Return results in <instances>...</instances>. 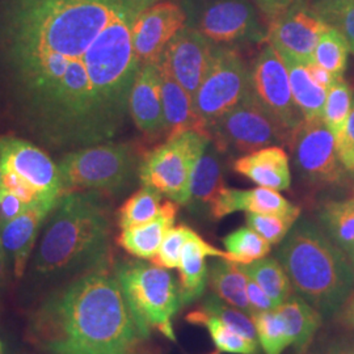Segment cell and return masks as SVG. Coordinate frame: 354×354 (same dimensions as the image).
I'll return each mask as SVG.
<instances>
[{"label":"cell","mask_w":354,"mask_h":354,"mask_svg":"<svg viewBox=\"0 0 354 354\" xmlns=\"http://www.w3.org/2000/svg\"><path fill=\"white\" fill-rule=\"evenodd\" d=\"M162 196L158 190L143 185L120 207L117 214L120 228L136 227L152 221L160 212Z\"/></svg>","instance_id":"31"},{"label":"cell","mask_w":354,"mask_h":354,"mask_svg":"<svg viewBox=\"0 0 354 354\" xmlns=\"http://www.w3.org/2000/svg\"><path fill=\"white\" fill-rule=\"evenodd\" d=\"M252 91L251 68L234 46L216 45L214 59L193 102L206 127L243 102Z\"/></svg>","instance_id":"10"},{"label":"cell","mask_w":354,"mask_h":354,"mask_svg":"<svg viewBox=\"0 0 354 354\" xmlns=\"http://www.w3.org/2000/svg\"><path fill=\"white\" fill-rule=\"evenodd\" d=\"M223 244L226 252L231 256V261L241 266H248L264 259L270 252L272 245L250 227H241L230 232L225 236Z\"/></svg>","instance_id":"33"},{"label":"cell","mask_w":354,"mask_h":354,"mask_svg":"<svg viewBox=\"0 0 354 354\" xmlns=\"http://www.w3.org/2000/svg\"><path fill=\"white\" fill-rule=\"evenodd\" d=\"M159 64L162 104L165 113V137L171 138L194 130L207 133V127L196 112L193 97L183 88L163 64Z\"/></svg>","instance_id":"22"},{"label":"cell","mask_w":354,"mask_h":354,"mask_svg":"<svg viewBox=\"0 0 354 354\" xmlns=\"http://www.w3.org/2000/svg\"><path fill=\"white\" fill-rule=\"evenodd\" d=\"M216 45L185 26L167 45L159 62L194 97L214 59Z\"/></svg>","instance_id":"15"},{"label":"cell","mask_w":354,"mask_h":354,"mask_svg":"<svg viewBox=\"0 0 354 354\" xmlns=\"http://www.w3.org/2000/svg\"><path fill=\"white\" fill-rule=\"evenodd\" d=\"M353 100V91L344 80V77L336 79L327 91L322 120L332 131L336 140H339L344 133Z\"/></svg>","instance_id":"34"},{"label":"cell","mask_w":354,"mask_h":354,"mask_svg":"<svg viewBox=\"0 0 354 354\" xmlns=\"http://www.w3.org/2000/svg\"><path fill=\"white\" fill-rule=\"evenodd\" d=\"M0 189H1V160H0Z\"/></svg>","instance_id":"50"},{"label":"cell","mask_w":354,"mask_h":354,"mask_svg":"<svg viewBox=\"0 0 354 354\" xmlns=\"http://www.w3.org/2000/svg\"><path fill=\"white\" fill-rule=\"evenodd\" d=\"M136 168L134 147L114 142L67 152L58 163L64 194L76 190L117 193L131 183Z\"/></svg>","instance_id":"6"},{"label":"cell","mask_w":354,"mask_h":354,"mask_svg":"<svg viewBox=\"0 0 354 354\" xmlns=\"http://www.w3.org/2000/svg\"><path fill=\"white\" fill-rule=\"evenodd\" d=\"M29 335L49 354H137L143 340L104 266L53 292L30 317Z\"/></svg>","instance_id":"2"},{"label":"cell","mask_w":354,"mask_h":354,"mask_svg":"<svg viewBox=\"0 0 354 354\" xmlns=\"http://www.w3.org/2000/svg\"><path fill=\"white\" fill-rule=\"evenodd\" d=\"M259 10L263 13L268 21V26L270 21L277 19L281 13L285 12L294 0H253Z\"/></svg>","instance_id":"45"},{"label":"cell","mask_w":354,"mask_h":354,"mask_svg":"<svg viewBox=\"0 0 354 354\" xmlns=\"http://www.w3.org/2000/svg\"><path fill=\"white\" fill-rule=\"evenodd\" d=\"M289 147L294 167L313 185L340 184L345 175L336 138L322 118L304 120L292 131Z\"/></svg>","instance_id":"11"},{"label":"cell","mask_w":354,"mask_h":354,"mask_svg":"<svg viewBox=\"0 0 354 354\" xmlns=\"http://www.w3.org/2000/svg\"><path fill=\"white\" fill-rule=\"evenodd\" d=\"M329 26L306 0H294L285 12L269 23L266 42L281 57L307 64L314 62L317 42Z\"/></svg>","instance_id":"14"},{"label":"cell","mask_w":354,"mask_h":354,"mask_svg":"<svg viewBox=\"0 0 354 354\" xmlns=\"http://www.w3.org/2000/svg\"><path fill=\"white\" fill-rule=\"evenodd\" d=\"M187 322L207 329L218 352L228 354L259 353V342L247 339L236 329L231 328L219 317L210 315L201 307L189 313L187 315Z\"/></svg>","instance_id":"28"},{"label":"cell","mask_w":354,"mask_h":354,"mask_svg":"<svg viewBox=\"0 0 354 354\" xmlns=\"http://www.w3.org/2000/svg\"><path fill=\"white\" fill-rule=\"evenodd\" d=\"M214 145H209L194 169L190 183V198L187 206L196 213H203L214 201L216 194L225 188L222 163Z\"/></svg>","instance_id":"24"},{"label":"cell","mask_w":354,"mask_h":354,"mask_svg":"<svg viewBox=\"0 0 354 354\" xmlns=\"http://www.w3.org/2000/svg\"><path fill=\"white\" fill-rule=\"evenodd\" d=\"M129 114L137 129L149 137L165 134L159 64H145L131 87Z\"/></svg>","instance_id":"17"},{"label":"cell","mask_w":354,"mask_h":354,"mask_svg":"<svg viewBox=\"0 0 354 354\" xmlns=\"http://www.w3.org/2000/svg\"><path fill=\"white\" fill-rule=\"evenodd\" d=\"M201 308H203L206 313L210 315L219 317L222 322H225L231 328L236 329L243 336L251 340H257V333L253 324L252 317L247 315L241 310L230 306V304L223 302L221 298L216 295H209L203 301Z\"/></svg>","instance_id":"37"},{"label":"cell","mask_w":354,"mask_h":354,"mask_svg":"<svg viewBox=\"0 0 354 354\" xmlns=\"http://www.w3.org/2000/svg\"><path fill=\"white\" fill-rule=\"evenodd\" d=\"M234 171L259 187L277 192L290 188L289 155L281 146H269L241 155L234 162Z\"/></svg>","instance_id":"20"},{"label":"cell","mask_w":354,"mask_h":354,"mask_svg":"<svg viewBox=\"0 0 354 354\" xmlns=\"http://www.w3.org/2000/svg\"><path fill=\"white\" fill-rule=\"evenodd\" d=\"M0 354H3V344L0 342Z\"/></svg>","instance_id":"52"},{"label":"cell","mask_w":354,"mask_h":354,"mask_svg":"<svg viewBox=\"0 0 354 354\" xmlns=\"http://www.w3.org/2000/svg\"><path fill=\"white\" fill-rule=\"evenodd\" d=\"M306 67H307L308 74L314 79V82L317 83L322 88L326 89V91H328L329 87H330V86L335 83V80H336L335 76L332 75L330 73H328L327 70H324L323 67H320V66L315 64V62H310V64H306Z\"/></svg>","instance_id":"46"},{"label":"cell","mask_w":354,"mask_h":354,"mask_svg":"<svg viewBox=\"0 0 354 354\" xmlns=\"http://www.w3.org/2000/svg\"><path fill=\"white\" fill-rule=\"evenodd\" d=\"M247 297H248V302H250L251 310H252L253 317L259 313L277 308V306L270 299V297L251 277H248L247 279Z\"/></svg>","instance_id":"41"},{"label":"cell","mask_w":354,"mask_h":354,"mask_svg":"<svg viewBox=\"0 0 354 354\" xmlns=\"http://www.w3.org/2000/svg\"><path fill=\"white\" fill-rule=\"evenodd\" d=\"M210 143L209 133L194 130L167 138L143 156L138 167L142 185L158 190L177 205H188L192 177Z\"/></svg>","instance_id":"7"},{"label":"cell","mask_w":354,"mask_h":354,"mask_svg":"<svg viewBox=\"0 0 354 354\" xmlns=\"http://www.w3.org/2000/svg\"><path fill=\"white\" fill-rule=\"evenodd\" d=\"M187 26V15L175 1H163L140 13L133 26V48L145 64L159 62L169 41Z\"/></svg>","instance_id":"16"},{"label":"cell","mask_w":354,"mask_h":354,"mask_svg":"<svg viewBox=\"0 0 354 354\" xmlns=\"http://www.w3.org/2000/svg\"><path fill=\"white\" fill-rule=\"evenodd\" d=\"M207 133L221 153H250L290 143V133L251 93L207 125Z\"/></svg>","instance_id":"9"},{"label":"cell","mask_w":354,"mask_h":354,"mask_svg":"<svg viewBox=\"0 0 354 354\" xmlns=\"http://www.w3.org/2000/svg\"><path fill=\"white\" fill-rule=\"evenodd\" d=\"M50 213L49 209L35 205L26 207L12 221L0 225L1 244L7 259L12 263L13 273L17 279L24 276L41 225Z\"/></svg>","instance_id":"19"},{"label":"cell","mask_w":354,"mask_h":354,"mask_svg":"<svg viewBox=\"0 0 354 354\" xmlns=\"http://www.w3.org/2000/svg\"><path fill=\"white\" fill-rule=\"evenodd\" d=\"M319 218L329 238L351 254L354 250V197L324 203Z\"/></svg>","instance_id":"30"},{"label":"cell","mask_w":354,"mask_h":354,"mask_svg":"<svg viewBox=\"0 0 354 354\" xmlns=\"http://www.w3.org/2000/svg\"><path fill=\"white\" fill-rule=\"evenodd\" d=\"M194 234L196 231L185 225L174 226L167 232L158 253L150 260L151 264L167 270L178 268L183 250Z\"/></svg>","instance_id":"36"},{"label":"cell","mask_w":354,"mask_h":354,"mask_svg":"<svg viewBox=\"0 0 354 354\" xmlns=\"http://www.w3.org/2000/svg\"><path fill=\"white\" fill-rule=\"evenodd\" d=\"M281 58L283 59L289 73L292 97L301 113L304 114V120L322 118L327 91L314 82L307 71L306 64L289 57Z\"/></svg>","instance_id":"27"},{"label":"cell","mask_w":354,"mask_h":354,"mask_svg":"<svg viewBox=\"0 0 354 354\" xmlns=\"http://www.w3.org/2000/svg\"><path fill=\"white\" fill-rule=\"evenodd\" d=\"M187 26L221 46L266 42L268 26L253 0H177Z\"/></svg>","instance_id":"8"},{"label":"cell","mask_w":354,"mask_h":354,"mask_svg":"<svg viewBox=\"0 0 354 354\" xmlns=\"http://www.w3.org/2000/svg\"><path fill=\"white\" fill-rule=\"evenodd\" d=\"M210 215L214 219L238 212L253 214H277L299 218L301 209L286 200L277 190L257 187L253 189L222 188L210 206Z\"/></svg>","instance_id":"18"},{"label":"cell","mask_w":354,"mask_h":354,"mask_svg":"<svg viewBox=\"0 0 354 354\" xmlns=\"http://www.w3.org/2000/svg\"><path fill=\"white\" fill-rule=\"evenodd\" d=\"M304 354H354V337L342 335L320 344L315 351Z\"/></svg>","instance_id":"44"},{"label":"cell","mask_w":354,"mask_h":354,"mask_svg":"<svg viewBox=\"0 0 354 354\" xmlns=\"http://www.w3.org/2000/svg\"><path fill=\"white\" fill-rule=\"evenodd\" d=\"M306 3L317 16L332 26V23L351 3V0H306Z\"/></svg>","instance_id":"42"},{"label":"cell","mask_w":354,"mask_h":354,"mask_svg":"<svg viewBox=\"0 0 354 354\" xmlns=\"http://www.w3.org/2000/svg\"><path fill=\"white\" fill-rule=\"evenodd\" d=\"M158 1L159 0H127V4L134 12L140 15V13L145 12L146 10L151 8L152 6L158 4Z\"/></svg>","instance_id":"48"},{"label":"cell","mask_w":354,"mask_h":354,"mask_svg":"<svg viewBox=\"0 0 354 354\" xmlns=\"http://www.w3.org/2000/svg\"><path fill=\"white\" fill-rule=\"evenodd\" d=\"M330 26L342 33L349 45V50L354 54V0H351Z\"/></svg>","instance_id":"43"},{"label":"cell","mask_w":354,"mask_h":354,"mask_svg":"<svg viewBox=\"0 0 354 354\" xmlns=\"http://www.w3.org/2000/svg\"><path fill=\"white\" fill-rule=\"evenodd\" d=\"M277 310L288 323L291 346L297 354L306 353L322 327L324 317L299 295H292Z\"/></svg>","instance_id":"26"},{"label":"cell","mask_w":354,"mask_h":354,"mask_svg":"<svg viewBox=\"0 0 354 354\" xmlns=\"http://www.w3.org/2000/svg\"><path fill=\"white\" fill-rule=\"evenodd\" d=\"M245 221L248 227L252 228L253 231H256L270 244H279L288 236L292 226L297 223L298 218L277 214L247 213Z\"/></svg>","instance_id":"38"},{"label":"cell","mask_w":354,"mask_h":354,"mask_svg":"<svg viewBox=\"0 0 354 354\" xmlns=\"http://www.w3.org/2000/svg\"><path fill=\"white\" fill-rule=\"evenodd\" d=\"M127 0H0V115L64 153L122 131L140 64Z\"/></svg>","instance_id":"1"},{"label":"cell","mask_w":354,"mask_h":354,"mask_svg":"<svg viewBox=\"0 0 354 354\" xmlns=\"http://www.w3.org/2000/svg\"><path fill=\"white\" fill-rule=\"evenodd\" d=\"M1 171L12 172L37 192L41 203L54 209L64 194L58 165L38 145L15 136H0Z\"/></svg>","instance_id":"12"},{"label":"cell","mask_w":354,"mask_h":354,"mask_svg":"<svg viewBox=\"0 0 354 354\" xmlns=\"http://www.w3.org/2000/svg\"><path fill=\"white\" fill-rule=\"evenodd\" d=\"M178 213V205L171 200L165 201L159 214L152 221L122 230L117 243L131 256L140 260H151L158 253L167 232L174 227Z\"/></svg>","instance_id":"23"},{"label":"cell","mask_w":354,"mask_h":354,"mask_svg":"<svg viewBox=\"0 0 354 354\" xmlns=\"http://www.w3.org/2000/svg\"><path fill=\"white\" fill-rule=\"evenodd\" d=\"M207 257L225 259L231 261V256L226 251L218 250L210 243L203 241L196 232L193 238L185 244L178 266V294L183 306L197 301L206 289L209 277V268L206 264Z\"/></svg>","instance_id":"21"},{"label":"cell","mask_w":354,"mask_h":354,"mask_svg":"<svg viewBox=\"0 0 354 354\" xmlns=\"http://www.w3.org/2000/svg\"><path fill=\"white\" fill-rule=\"evenodd\" d=\"M210 354H219V352H214V353H210Z\"/></svg>","instance_id":"53"},{"label":"cell","mask_w":354,"mask_h":354,"mask_svg":"<svg viewBox=\"0 0 354 354\" xmlns=\"http://www.w3.org/2000/svg\"><path fill=\"white\" fill-rule=\"evenodd\" d=\"M351 257H352V264H353L354 266V250L351 252Z\"/></svg>","instance_id":"51"},{"label":"cell","mask_w":354,"mask_h":354,"mask_svg":"<svg viewBox=\"0 0 354 354\" xmlns=\"http://www.w3.org/2000/svg\"><path fill=\"white\" fill-rule=\"evenodd\" d=\"M248 276L241 266L225 259H218L209 268L207 283L215 295L223 302L241 310L252 317V310L247 297Z\"/></svg>","instance_id":"25"},{"label":"cell","mask_w":354,"mask_h":354,"mask_svg":"<svg viewBox=\"0 0 354 354\" xmlns=\"http://www.w3.org/2000/svg\"><path fill=\"white\" fill-rule=\"evenodd\" d=\"M349 51V45L342 33L336 28L329 26L317 42L314 62L336 79H340L346 70Z\"/></svg>","instance_id":"35"},{"label":"cell","mask_w":354,"mask_h":354,"mask_svg":"<svg viewBox=\"0 0 354 354\" xmlns=\"http://www.w3.org/2000/svg\"><path fill=\"white\" fill-rule=\"evenodd\" d=\"M8 279V269H7V256L4 252L1 238H0V288L7 283Z\"/></svg>","instance_id":"49"},{"label":"cell","mask_w":354,"mask_h":354,"mask_svg":"<svg viewBox=\"0 0 354 354\" xmlns=\"http://www.w3.org/2000/svg\"><path fill=\"white\" fill-rule=\"evenodd\" d=\"M26 206L11 190L0 189V225L7 223L21 214Z\"/></svg>","instance_id":"40"},{"label":"cell","mask_w":354,"mask_h":354,"mask_svg":"<svg viewBox=\"0 0 354 354\" xmlns=\"http://www.w3.org/2000/svg\"><path fill=\"white\" fill-rule=\"evenodd\" d=\"M241 268L248 277L256 281L259 286L266 291L277 308L294 295L290 279L279 259L264 257L252 264L241 266Z\"/></svg>","instance_id":"29"},{"label":"cell","mask_w":354,"mask_h":354,"mask_svg":"<svg viewBox=\"0 0 354 354\" xmlns=\"http://www.w3.org/2000/svg\"><path fill=\"white\" fill-rule=\"evenodd\" d=\"M277 259L297 295L323 315L335 317L354 290V266L346 252L311 221L302 219L282 241Z\"/></svg>","instance_id":"4"},{"label":"cell","mask_w":354,"mask_h":354,"mask_svg":"<svg viewBox=\"0 0 354 354\" xmlns=\"http://www.w3.org/2000/svg\"><path fill=\"white\" fill-rule=\"evenodd\" d=\"M339 317H340V323L345 328L354 330V290L348 297L345 304H342L339 311Z\"/></svg>","instance_id":"47"},{"label":"cell","mask_w":354,"mask_h":354,"mask_svg":"<svg viewBox=\"0 0 354 354\" xmlns=\"http://www.w3.org/2000/svg\"><path fill=\"white\" fill-rule=\"evenodd\" d=\"M251 87L256 100L290 133L304 122V114L292 97L286 64L268 44L251 68Z\"/></svg>","instance_id":"13"},{"label":"cell","mask_w":354,"mask_h":354,"mask_svg":"<svg viewBox=\"0 0 354 354\" xmlns=\"http://www.w3.org/2000/svg\"><path fill=\"white\" fill-rule=\"evenodd\" d=\"M339 158L346 172L354 174V100L344 133L339 140H336Z\"/></svg>","instance_id":"39"},{"label":"cell","mask_w":354,"mask_h":354,"mask_svg":"<svg viewBox=\"0 0 354 354\" xmlns=\"http://www.w3.org/2000/svg\"><path fill=\"white\" fill-rule=\"evenodd\" d=\"M115 279L143 340L156 329L176 342L172 320L183 304L174 276L153 264L131 261L117 268Z\"/></svg>","instance_id":"5"},{"label":"cell","mask_w":354,"mask_h":354,"mask_svg":"<svg viewBox=\"0 0 354 354\" xmlns=\"http://www.w3.org/2000/svg\"><path fill=\"white\" fill-rule=\"evenodd\" d=\"M99 192L76 190L61 196L51 212L33 261L39 276H59L105 266L111 221Z\"/></svg>","instance_id":"3"},{"label":"cell","mask_w":354,"mask_h":354,"mask_svg":"<svg viewBox=\"0 0 354 354\" xmlns=\"http://www.w3.org/2000/svg\"><path fill=\"white\" fill-rule=\"evenodd\" d=\"M257 340L266 354H282L291 346L289 327L279 310L259 313L252 317Z\"/></svg>","instance_id":"32"}]
</instances>
